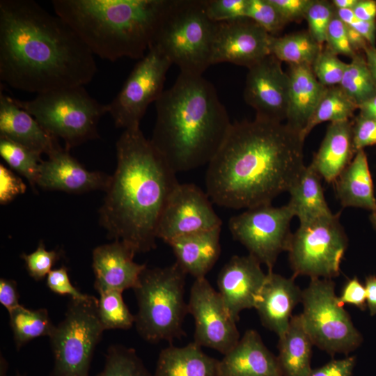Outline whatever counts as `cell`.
<instances>
[{
	"instance_id": "cell-1",
	"label": "cell",
	"mask_w": 376,
	"mask_h": 376,
	"mask_svg": "<svg viewBox=\"0 0 376 376\" xmlns=\"http://www.w3.org/2000/svg\"><path fill=\"white\" fill-rule=\"evenodd\" d=\"M97 72L94 54L57 15L32 0L0 1V80L37 94L84 86Z\"/></svg>"
},
{
	"instance_id": "cell-2",
	"label": "cell",
	"mask_w": 376,
	"mask_h": 376,
	"mask_svg": "<svg viewBox=\"0 0 376 376\" xmlns=\"http://www.w3.org/2000/svg\"><path fill=\"white\" fill-rule=\"evenodd\" d=\"M304 139L286 123L255 118L231 124L207 164L208 196L228 208L272 203L288 191L306 166Z\"/></svg>"
},
{
	"instance_id": "cell-3",
	"label": "cell",
	"mask_w": 376,
	"mask_h": 376,
	"mask_svg": "<svg viewBox=\"0 0 376 376\" xmlns=\"http://www.w3.org/2000/svg\"><path fill=\"white\" fill-rule=\"evenodd\" d=\"M117 166L99 210L109 239L136 253L156 248L158 224L175 187V173L140 127L124 130L116 145Z\"/></svg>"
},
{
	"instance_id": "cell-4",
	"label": "cell",
	"mask_w": 376,
	"mask_h": 376,
	"mask_svg": "<svg viewBox=\"0 0 376 376\" xmlns=\"http://www.w3.org/2000/svg\"><path fill=\"white\" fill-rule=\"evenodd\" d=\"M152 145L175 173L208 164L231 123L214 85L203 77L180 72L155 102Z\"/></svg>"
},
{
	"instance_id": "cell-5",
	"label": "cell",
	"mask_w": 376,
	"mask_h": 376,
	"mask_svg": "<svg viewBox=\"0 0 376 376\" xmlns=\"http://www.w3.org/2000/svg\"><path fill=\"white\" fill-rule=\"evenodd\" d=\"M169 1L53 0L52 5L94 55L113 62L146 55Z\"/></svg>"
},
{
	"instance_id": "cell-6",
	"label": "cell",
	"mask_w": 376,
	"mask_h": 376,
	"mask_svg": "<svg viewBox=\"0 0 376 376\" xmlns=\"http://www.w3.org/2000/svg\"><path fill=\"white\" fill-rule=\"evenodd\" d=\"M186 276L176 262L163 267H146L142 272L133 290L138 306L134 325L144 340L171 343L185 336Z\"/></svg>"
},
{
	"instance_id": "cell-7",
	"label": "cell",
	"mask_w": 376,
	"mask_h": 376,
	"mask_svg": "<svg viewBox=\"0 0 376 376\" xmlns=\"http://www.w3.org/2000/svg\"><path fill=\"white\" fill-rule=\"evenodd\" d=\"M216 26L205 0H169L152 45L181 73L203 75L211 65Z\"/></svg>"
},
{
	"instance_id": "cell-8",
	"label": "cell",
	"mask_w": 376,
	"mask_h": 376,
	"mask_svg": "<svg viewBox=\"0 0 376 376\" xmlns=\"http://www.w3.org/2000/svg\"><path fill=\"white\" fill-rule=\"evenodd\" d=\"M17 104L29 112L52 136L61 138L67 150L99 137L97 125L107 104L93 98L84 86L37 94Z\"/></svg>"
},
{
	"instance_id": "cell-9",
	"label": "cell",
	"mask_w": 376,
	"mask_h": 376,
	"mask_svg": "<svg viewBox=\"0 0 376 376\" xmlns=\"http://www.w3.org/2000/svg\"><path fill=\"white\" fill-rule=\"evenodd\" d=\"M97 305L98 299L90 295L70 299L63 320L49 338L54 364L48 376H89L94 352L105 331Z\"/></svg>"
},
{
	"instance_id": "cell-10",
	"label": "cell",
	"mask_w": 376,
	"mask_h": 376,
	"mask_svg": "<svg viewBox=\"0 0 376 376\" xmlns=\"http://www.w3.org/2000/svg\"><path fill=\"white\" fill-rule=\"evenodd\" d=\"M301 304L302 322L313 345L331 357L347 355L360 346L362 335L339 301L332 279H311Z\"/></svg>"
},
{
	"instance_id": "cell-11",
	"label": "cell",
	"mask_w": 376,
	"mask_h": 376,
	"mask_svg": "<svg viewBox=\"0 0 376 376\" xmlns=\"http://www.w3.org/2000/svg\"><path fill=\"white\" fill-rule=\"evenodd\" d=\"M347 242L338 214L299 224L287 251L292 276L328 279L338 276Z\"/></svg>"
},
{
	"instance_id": "cell-12",
	"label": "cell",
	"mask_w": 376,
	"mask_h": 376,
	"mask_svg": "<svg viewBox=\"0 0 376 376\" xmlns=\"http://www.w3.org/2000/svg\"><path fill=\"white\" fill-rule=\"evenodd\" d=\"M293 217L288 204L279 207L272 203L264 204L231 217L228 228L233 238L245 246L249 254L272 272L279 254L288 249Z\"/></svg>"
},
{
	"instance_id": "cell-13",
	"label": "cell",
	"mask_w": 376,
	"mask_h": 376,
	"mask_svg": "<svg viewBox=\"0 0 376 376\" xmlns=\"http://www.w3.org/2000/svg\"><path fill=\"white\" fill-rule=\"evenodd\" d=\"M171 65L154 45L139 60L119 93L107 104V113L116 127H139L148 106L155 102L164 91L166 73Z\"/></svg>"
},
{
	"instance_id": "cell-14",
	"label": "cell",
	"mask_w": 376,
	"mask_h": 376,
	"mask_svg": "<svg viewBox=\"0 0 376 376\" xmlns=\"http://www.w3.org/2000/svg\"><path fill=\"white\" fill-rule=\"evenodd\" d=\"M187 306L195 322V343L224 355L235 346L240 339L237 322L229 314L219 292L205 277L195 279Z\"/></svg>"
},
{
	"instance_id": "cell-15",
	"label": "cell",
	"mask_w": 376,
	"mask_h": 376,
	"mask_svg": "<svg viewBox=\"0 0 376 376\" xmlns=\"http://www.w3.org/2000/svg\"><path fill=\"white\" fill-rule=\"evenodd\" d=\"M207 193L190 183H178L162 213L157 237L166 243L221 226Z\"/></svg>"
},
{
	"instance_id": "cell-16",
	"label": "cell",
	"mask_w": 376,
	"mask_h": 376,
	"mask_svg": "<svg viewBox=\"0 0 376 376\" xmlns=\"http://www.w3.org/2000/svg\"><path fill=\"white\" fill-rule=\"evenodd\" d=\"M272 36L246 17L217 23L211 65L230 63L249 69L271 54Z\"/></svg>"
},
{
	"instance_id": "cell-17",
	"label": "cell",
	"mask_w": 376,
	"mask_h": 376,
	"mask_svg": "<svg viewBox=\"0 0 376 376\" xmlns=\"http://www.w3.org/2000/svg\"><path fill=\"white\" fill-rule=\"evenodd\" d=\"M281 61L269 54L249 68L244 99L256 111V118L282 123L286 120L289 76Z\"/></svg>"
},
{
	"instance_id": "cell-18",
	"label": "cell",
	"mask_w": 376,
	"mask_h": 376,
	"mask_svg": "<svg viewBox=\"0 0 376 376\" xmlns=\"http://www.w3.org/2000/svg\"><path fill=\"white\" fill-rule=\"evenodd\" d=\"M261 263L253 256H234L217 277L218 292L232 318L237 322L244 309L255 308L267 279Z\"/></svg>"
},
{
	"instance_id": "cell-19",
	"label": "cell",
	"mask_w": 376,
	"mask_h": 376,
	"mask_svg": "<svg viewBox=\"0 0 376 376\" xmlns=\"http://www.w3.org/2000/svg\"><path fill=\"white\" fill-rule=\"evenodd\" d=\"M40 164L36 186L47 190L82 194L107 190L111 178L100 171L86 169L61 146L47 155Z\"/></svg>"
},
{
	"instance_id": "cell-20",
	"label": "cell",
	"mask_w": 376,
	"mask_h": 376,
	"mask_svg": "<svg viewBox=\"0 0 376 376\" xmlns=\"http://www.w3.org/2000/svg\"><path fill=\"white\" fill-rule=\"evenodd\" d=\"M135 251L120 240L95 247L92 253V267L97 292L114 290L123 292L134 289L138 283L145 264L134 261Z\"/></svg>"
},
{
	"instance_id": "cell-21",
	"label": "cell",
	"mask_w": 376,
	"mask_h": 376,
	"mask_svg": "<svg viewBox=\"0 0 376 376\" xmlns=\"http://www.w3.org/2000/svg\"><path fill=\"white\" fill-rule=\"evenodd\" d=\"M302 290L295 282V278H286L272 272L260 292L255 308L261 324L274 332L279 338L286 332L292 312L301 303Z\"/></svg>"
},
{
	"instance_id": "cell-22",
	"label": "cell",
	"mask_w": 376,
	"mask_h": 376,
	"mask_svg": "<svg viewBox=\"0 0 376 376\" xmlns=\"http://www.w3.org/2000/svg\"><path fill=\"white\" fill-rule=\"evenodd\" d=\"M218 376H283L276 356L257 331L246 330L235 346L219 361Z\"/></svg>"
},
{
	"instance_id": "cell-23",
	"label": "cell",
	"mask_w": 376,
	"mask_h": 376,
	"mask_svg": "<svg viewBox=\"0 0 376 376\" xmlns=\"http://www.w3.org/2000/svg\"><path fill=\"white\" fill-rule=\"evenodd\" d=\"M0 137L49 155L60 146L29 112L19 107L15 98L0 93Z\"/></svg>"
},
{
	"instance_id": "cell-24",
	"label": "cell",
	"mask_w": 376,
	"mask_h": 376,
	"mask_svg": "<svg viewBox=\"0 0 376 376\" xmlns=\"http://www.w3.org/2000/svg\"><path fill=\"white\" fill-rule=\"evenodd\" d=\"M221 226L175 239L171 247L176 263L187 274L196 279L205 277L221 253Z\"/></svg>"
},
{
	"instance_id": "cell-25",
	"label": "cell",
	"mask_w": 376,
	"mask_h": 376,
	"mask_svg": "<svg viewBox=\"0 0 376 376\" xmlns=\"http://www.w3.org/2000/svg\"><path fill=\"white\" fill-rule=\"evenodd\" d=\"M356 152L352 122L347 120L331 123L311 164L321 178L327 182H335Z\"/></svg>"
},
{
	"instance_id": "cell-26",
	"label": "cell",
	"mask_w": 376,
	"mask_h": 376,
	"mask_svg": "<svg viewBox=\"0 0 376 376\" xmlns=\"http://www.w3.org/2000/svg\"><path fill=\"white\" fill-rule=\"evenodd\" d=\"M288 76L286 124L301 134L327 87L318 81L308 65H290Z\"/></svg>"
},
{
	"instance_id": "cell-27",
	"label": "cell",
	"mask_w": 376,
	"mask_h": 376,
	"mask_svg": "<svg viewBox=\"0 0 376 376\" xmlns=\"http://www.w3.org/2000/svg\"><path fill=\"white\" fill-rule=\"evenodd\" d=\"M219 360L191 342L182 347L173 345L160 352L153 376H218Z\"/></svg>"
},
{
	"instance_id": "cell-28",
	"label": "cell",
	"mask_w": 376,
	"mask_h": 376,
	"mask_svg": "<svg viewBox=\"0 0 376 376\" xmlns=\"http://www.w3.org/2000/svg\"><path fill=\"white\" fill-rule=\"evenodd\" d=\"M335 183L337 197L343 207L376 211L373 182L363 150L357 151Z\"/></svg>"
},
{
	"instance_id": "cell-29",
	"label": "cell",
	"mask_w": 376,
	"mask_h": 376,
	"mask_svg": "<svg viewBox=\"0 0 376 376\" xmlns=\"http://www.w3.org/2000/svg\"><path fill=\"white\" fill-rule=\"evenodd\" d=\"M320 180V175L310 164L304 167L288 190L290 199L288 205L299 224L334 214L325 200Z\"/></svg>"
},
{
	"instance_id": "cell-30",
	"label": "cell",
	"mask_w": 376,
	"mask_h": 376,
	"mask_svg": "<svg viewBox=\"0 0 376 376\" xmlns=\"http://www.w3.org/2000/svg\"><path fill=\"white\" fill-rule=\"evenodd\" d=\"M313 343L301 314L292 315L285 334L279 338L276 356L283 376H309Z\"/></svg>"
},
{
	"instance_id": "cell-31",
	"label": "cell",
	"mask_w": 376,
	"mask_h": 376,
	"mask_svg": "<svg viewBox=\"0 0 376 376\" xmlns=\"http://www.w3.org/2000/svg\"><path fill=\"white\" fill-rule=\"evenodd\" d=\"M8 313L13 341L17 350L36 338H49L56 327L48 311L44 308L32 310L20 304Z\"/></svg>"
},
{
	"instance_id": "cell-32",
	"label": "cell",
	"mask_w": 376,
	"mask_h": 376,
	"mask_svg": "<svg viewBox=\"0 0 376 376\" xmlns=\"http://www.w3.org/2000/svg\"><path fill=\"white\" fill-rule=\"evenodd\" d=\"M322 47L308 31H301L282 37L273 36L270 52L281 62L311 66Z\"/></svg>"
},
{
	"instance_id": "cell-33",
	"label": "cell",
	"mask_w": 376,
	"mask_h": 376,
	"mask_svg": "<svg viewBox=\"0 0 376 376\" xmlns=\"http://www.w3.org/2000/svg\"><path fill=\"white\" fill-rule=\"evenodd\" d=\"M358 106L345 93L339 86L327 87L315 111L301 132L305 140L307 135L318 124L350 120Z\"/></svg>"
},
{
	"instance_id": "cell-34",
	"label": "cell",
	"mask_w": 376,
	"mask_h": 376,
	"mask_svg": "<svg viewBox=\"0 0 376 376\" xmlns=\"http://www.w3.org/2000/svg\"><path fill=\"white\" fill-rule=\"evenodd\" d=\"M338 86L358 107L376 95V85L365 57L357 53L352 58Z\"/></svg>"
},
{
	"instance_id": "cell-35",
	"label": "cell",
	"mask_w": 376,
	"mask_h": 376,
	"mask_svg": "<svg viewBox=\"0 0 376 376\" xmlns=\"http://www.w3.org/2000/svg\"><path fill=\"white\" fill-rule=\"evenodd\" d=\"M0 155L14 171L24 176L33 189L36 187L41 154L10 139L0 137Z\"/></svg>"
},
{
	"instance_id": "cell-36",
	"label": "cell",
	"mask_w": 376,
	"mask_h": 376,
	"mask_svg": "<svg viewBox=\"0 0 376 376\" xmlns=\"http://www.w3.org/2000/svg\"><path fill=\"white\" fill-rule=\"evenodd\" d=\"M99 294L97 312L104 330L129 329L134 324L135 315L124 302L122 292L102 290Z\"/></svg>"
},
{
	"instance_id": "cell-37",
	"label": "cell",
	"mask_w": 376,
	"mask_h": 376,
	"mask_svg": "<svg viewBox=\"0 0 376 376\" xmlns=\"http://www.w3.org/2000/svg\"><path fill=\"white\" fill-rule=\"evenodd\" d=\"M96 376H153L136 350L122 345H111L105 355L104 366Z\"/></svg>"
},
{
	"instance_id": "cell-38",
	"label": "cell",
	"mask_w": 376,
	"mask_h": 376,
	"mask_svg": "<svg viewBox=\"0 0 376 376\" xmlns=\"http://www.w3.org/2000/svg\"><path fill=\"white\" fill-rule=\"evenodd\" d=\"M347 63L340 61L328 48L321 50L311 65L318 81L325 87L338 86Z\"/></svg>"
},
{
	"instance_id": "cell-39",
	"label": "cell",
	"mask_w": 376,
	"mask_h": 376,
	"mask_svg": "<svg viewBox=\"0 0 376 376\" xmlns=\"http://www.w3.org/2000/svg\"><path fill=\"white\" fill-rule=\"evenodd\" d=\"M246 17L272 36L288 23L269 0H249Z\"/></svg>"
},
{
	"instance_id": "cell-40",
	"label": "cell",
	"mask_w": 376,
	"mask_h": 376,
	"mask_svg": "<svg viewBox=\"0 0 376 376\" xmlns=\"http://www.w3.org/2000/svg\"><path fill=\"white\" fill-rule=\"evenodd\" d=\"M336 14L332 3L324 0H312L305 19L308 25V32L321 45L326 42L328 26Z\"/></svg>"
},
{
	"instance_id": "cell-41",
	"label": "cell",
	"mask_w": 376,
	"mask_h": 376,
	"mask_svg": "<svg viewBox=\"0 0 376 376\" xmlns=\"http://www.w3.org/2000/svg\"><path fill=\"white\" fill-rule=\"evenodd\" d=\"M61 254L59 250H47L44 242L41 240L34 251L29 254L22 253L20 257L24 261L29 275L38 281L47 276L52 270V267L60 259Z\"/></svg>"
},
{
	"instance_id": "cell-42",
	"label": "cell",
	"mask_w": 376,
	"mask_h": 376,
	"mask_svg": "<svg viewBox=\"0 0 376 376\" xmlns=\"http://www.w3.org/2000/svg\"><path fill=\"white\" fill-rule=\"evenodd\" d=\"M249 0H205V12L214 22L246 17Z\"/></svg>"
},
{
	"instance_id": "cell-43",
	"label": "cell",
	"mask_w": 376,
	"mask_h": 376,
	"mask_svg": "<svg viewBox=\"0 0 376 376\" xmlns=\"http://www.w3.org/2000/svg\"><path fill=\"white\" fill-rule=\"evenodd\" d=\"M328 48L334 54H342L351 58L357 54L352 48L345 24L335 14L332 18L326 34V42Z\"/></svg>"
},
{
	"instance_id": "cell-44",
	"label": "cell",
	"mask_w": 376,
	"mask_h": 376,
	"mask_svg": "<svg viewBox=\"0 0 376 376\" xmlns=\"http://www.w3.org/2000/svg\"><path fill=\"white\" fill-rule=\"evenodd\" d=\"M46 283L54 293L62 296L68 295L70 299H84L88 295L82 293L72 284L68 269L64 265L52 269L47 276Z\"/></svg>"
},
{
	"instance_id": "cell-45",
	"label": "cell",
	"mask_w": 376,
	"mask_h": 376,
	"mask_svg": "<svg viewBox=\"0 0 376 376\" xmlns=\"http://www.w3.org/2000/svg\"><path fill=\"white\" fill-rule=\"evenodd\" d=\"M26 189V186L22 178L1 164L0 203L5 205L10 203L17 196L23 194Z\"/></svg>"
},
{
	"instance_id": "cell-46",
	"label": "cell",
	"mask_w": 376,
	"mask_h": 376,
	"mask_svg": "<svg viewBox=\"0 0 376 376\" xmlns=\"http://www.w3.org/2000/svg\"><path fill=\"white\" fill-rule=\"evenodd\" d=\"M352 133L356 151L376 144V119L358 116L352 122Z\"/></svg>"
},
{
	"instance_id": "cell-47",
	"label": "cell",
	"mask_w": 376,
	"mask_h": 376,
	"mask_svg": "<svg viewBox=\"0 0 376 376\" xmlns=\"http://www.w3.org/2000/svg\"><path fill=\"white\" fill-rule=\"evenodd\" d=\"M338 300L343 305L352 304L361 311H365L367 304L364 285L357 276L348 279L342 288Z\"/></svg>"
},
{
	"instance_id": "cell-48",
	"label": "cell",
	"mask_w": 376,
	"mask_h": 376,
	"mask_svg": "<svg viewBox=\"0 0 376 376\" xmlns=\"http://www.w3.org/2000/svg\"><path fill=\"white\" fill-rule=\"evenodd\" d=\"M338 17L347 26L359 32L371 46H374L376 36V22L357 19L352 10L336 9Z\"/></svg>"
},
{
	"instance_id": "cell-49",
	"label": "cell",
	"mask_w": 376,
	"mask_h": 376,
	"mask_svg": "<svg viewBox=\"0 0 376 376\" xmlns=\"http://www.w3.org/2000/svg\"><path fill=\"white\" fill-rule=\"evenodd\" d=\"M356 361L354 356L332 359L321 367L312 369L309 376H352Z\"/></svg>"
},
{
	"instance_id": "cell-50",
	"label": "cell",
	"mask_w": 376,
	"mask_h": 376,
	"mask_svg": "<svg viewBox=\"0 0 376 376\" xmlns=\"http://www.w3.org/2000/svg\"><path fill=\"white\" fill-rule=\"evenodd\" d=\"M287 22L305 18L312 0H269Z\"/></svg>"
},
{
	"instance_id": "cell-51",
	"label": "cell",
	"mask_w": 376,
	"mask_h": 376,
	"mask_svg": "<svg viewBox=\"0 0 376 376\" xmlns=\"http://www.w3.org/2000/svg\"><path fill=\"white\" fill-rule=\"evenodd\" d=\"M17 284L10 279H0V303L8 312L20 305Z\"/></svg>"
},
{
	"instance_id": "cell-52",
	"label": "cell",
	"mask_w": 376,
	"mask_h": 376,
	"mask_svg": "<svg viewBox=\"0 0 376 376\" xmlns=\"http://www.w3.org/2000/svg\"><path fill=\"white\" fill-rule=\"evenodd\" d=\"M355 17L361 21L375 22L376 1L358 0L352 9Z\"/></svg>"
},
{
	"instance_id": "cell-53",
	"label": "cell",
	"mask_w": 376,
	"mask_h": 376,
	"mask_svg": "<svg viewBox=\"0 0 376 376\" xmlns=\"http://www.w3.org/2000/svg\"><path fill=\"white\" fill-rule=\"evenodd\" d=\"M364 286L367 307L373 316L376 315V276L370 275L366 277Z\"/></svg>"
},
{
	"instance_id": "cell-54",
	"label": "cell",
	"mask_w": 376,
	"mask_h": 376,
	"mask_svg": "<svg viewBox=\"0 0 376 376\" xmlns=\"http://www.w3.org/2000/svg\"><path fill=\"white\" fill-rule=\"evenodd\" d=\"M347 31L349 42L355 52L360 49L364 51L370 45L366 40L354 29L347 26Z\"/></svg>"
},
{
	"instance_id": "cell-55",
	"label": "cell",
	"mask_w": 376,
	"mask_h": 376,
	"mask_svg": "<svg viewBox=\"0 0 376 376\" xmlns=\"http://www.w3.org/2000/svg\"><path fill=\"white\" fill-rule=\"evenodd\" d=\"M358 109L359 116L376 119V95L359 105Z\"/></svg>"
},
{
	"instance_id": "cell-56",
	"label": "cell",
	"mask_w": 376,
	"mask_h": 376,
	"mask_svg": "<svg viewBox=\"0 0 376 376\" xmlns=\"http://www.w3.org/2000/svg\"><path fill=\"white\" fill-rule=\"evenodd\" d=\"M363 52L368 69L376 85V49L374 46L369 45Z\"/></svg>"
},
{
	"instance_id": "cell-57",
	"label": "cell",
	"mask_w": 376,
	"mask_h": 376,
	"mask_svg": "<svg viewBox=\"0 0 376 376\" xmlns=\"http://www.w3.org/2000/svg\"><path fill=\"white\" fill-rule=\"evenodd\" d=\"M358 0H334L332 4L336 9L352 10Z\"/></svg>"
},
{
	"instance_id": "cell-58",
	"label": "cell",
	"mask_w": 376,
	"mask_h": 376,
	"mask_svg": "<svg viewBox=\"0 0 376 376\" xmlns=\"http://www.w3.org/2000/svg\"><path fill=\"white\" fill-rule=\"evenodd\" d=\"M8 363L5 357L1 354L0 357V376H8Z\"/></svg>"
},
{
	"instance_id": "cell-59",
	"label": "cell",
	"mask_w": 376,
	"mask_h": 376,
	"mask_svg": "<svg viewBox=\"0 0 376 376\" xmlns=\"http://www.w3.org/2000/svg\"><path fill=\"white\" fill-rule=\"evenodd\" d=\"M370 219L373 226L376 229V211L372 212Z\"/></svg>"
},
{
	"instance_id": "cell-60",
	"label": "cell",
	"mask_w": 376,
	"mask_h": 376,
	"mask_svg": "<svg viewBox=\"0 0 376 376\" xmlns=\"http://www.w3.org/2000/svg\"><path fill=\"white\" fill-rule=\"evenodd\" d=\"M14 376H26L25 375H22L19 373H16V374Z\"/></svg>"
}]
</instances>
